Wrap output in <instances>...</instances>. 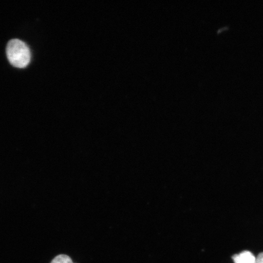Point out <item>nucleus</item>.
Instances as JSON below:
<instances>
[{
    "instance_id": "obj_1",
    "label": "nucleus",
    "mask_w": 263,
    "mask_h": 263,
    "mask_svg": "<svg viewBox=\"0 0 263 263\" xmlns=\"http://www.w3.org/2000/svg\"><path fill=\"white\" fill-rule=\"evenodd\" d=\"M6 54L10 63L16 68H25L31 61L30 49L24 42L19 39H12L8 42Z\"/></svg>"
},
{
    "instance_id": "obj_2",
    "label": "nucleus",
    "mask_w": 263,
    "mask_h": 263,
    "mask_svg": "<svg viewBox=\"0 0 263 263\" xmlns=\"http://www.w3.org/2000/svg\"><path fill=\"white\" fill-rule=\"evenodd\" d=\"M235 263H256L255 256L249 251H243L233 256Z\"/></svg>"
},
{
    "instance_id": "obj_3",
    "label": "nucleus",
    "mask_w": 263,
    "mask_h": 263,
    "mask_svg": "<svg viewBox=\"0 0 263 263\" xmlns=\"http://www.w3.org/2000/svg\"><path fill=\"white\" fill-rule=\"evenodd\" d=\"M51 263H74L70 256L66 255H59L52 259Z\"/></svg>"
},
{
    "instance_id": "obj_4",
    "label": "nucleus",
    "mask_w": 263,
    "mask_h": 263,
    "mask_svg": "<svg viewBox=\"0 0 263 263\" xmlns=\"http://www.w3.org/2000/svg\"><path fill=\"white\" fill-rule=\"evenodd\" d=\"M256 259V263H263V253L259 254Z\"/></svg>"
}]
</instances>
